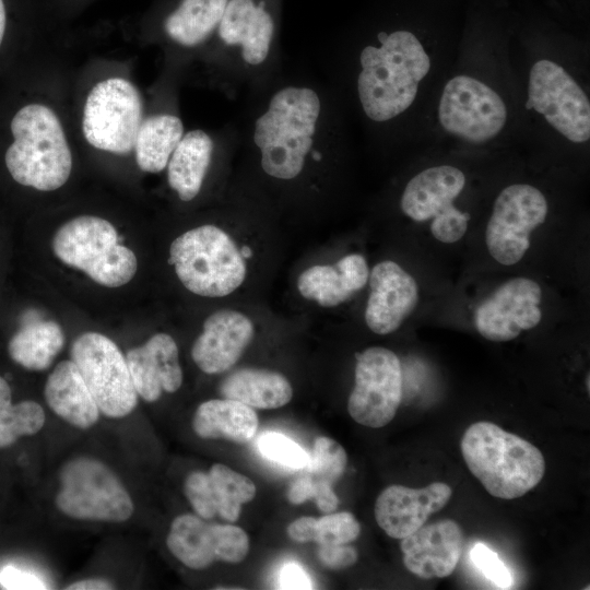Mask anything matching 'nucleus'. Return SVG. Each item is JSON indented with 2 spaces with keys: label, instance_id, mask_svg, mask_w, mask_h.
I'll return each mask as SVG.
<instances>
[{
  "label": "nucleus",
  "instance_id": "f257e3e1",
  "mask_svg": "<svg viewBox=\"0 0 590 590\" xmlns=\"http://www.w3.org/2000/svg\"><path fill=\"white\" fill-rule=\"evenodd\" d=\"M378 40V46L368 45L359 55L357 94L365 115L384 122L412 105L429 72L430 58L412 32L380 33Z\"/></svg>",
  "mask_w": 590,
  "mask_h": 590
},
{
  "label": "nucleus",
  "instance_id": "f03ea898",
  "mask_svg": "<svg viewBox=\"0 0 590 590\" xmlns=\"http://www.w3.org/2000/svg\"><path fill=\"white\" fill-rule=\"evenodd\" d=\"M321 104L309 87L286 86L270 99L255 122L253 142L261 153V167L273 178L297 177L312 148Z\"/></svg>",
  "mask_w": 590,
  "mask_h": 590
},
{
  "label": "nucleus",
  "instance_id": "7ed1b4c3",
  "mask_svg": "<svg viewBox=\"0 0 590 590\" xmlns=\"http://www.w3.org/2000/svg\"><path fill=\"white\" fill-rule=\"evenodd\" d=\"M460 448L471 473L497 498L523 496L545 472L544 457L534 445L492 422L470 425Z\"/></svg>",
  "mask_w": 590,
  "mask_h": 590
},
{
  "label": "nucleus",
  "instance_id": "20e7f679",
  "mask_svg": "<svg viewBox=\"0 0 590 590\" xmlns=\"http://www.w3.org/2000/svg\"><path fill=\"white\" fill-rule=\"evenodd\" d=\"M10 128L13 142L4 161L12 178L40 191L63 186L72 170V154L56 113L44 104H27L15 113Z\"/></svg>",
  "mask_w": 590,
  "mask_h": 590
},
{
  "label": "nucleus",
  "instance_id": "39448f33",
  "mask_svg": "<svg viewBox=\"0 0 590 590\" xmlns=\"http://www.w3.org/2000/svg\"><path fill=\"white\" fill-rule=\"evenodd\" d=\"M169 263L182 285L204 297H223L245 281L247 268L232 237L214 225H202L173 240Z\"/></svg>",
  "mask_w": 590,
  "mask_h": 590
},
{
  "label": "nucleus",
  "instance_id": "423d86ee",
  "mask_svg": "<svg viewBox=\"0 0 590 590\" xmlns=\"http://www.w3.org/2000/svg\"><path fill=\"white\" fill-rule=\"evenodd\" d=\"M52 250L63 263L104 286H121L137 272L133 251L120 244L111 223L97 216L81 215L64 223L54 236Z\"/></svg>",
  "mask_w": 590,
  "mask_h": 590
},
{
  "label": "nucleus",
  "instance_id": "0eeeda50",
  "mask_svg": "<svg viewBox=\"0 0 590 590\" xmlns=\"http://www.w3.org/2000/svg\"><path fill=\"white\" fill-rule=\"evenodd\" d=\"M59 479L56 505L71 518L123 522L133 514V503L120 480L96 459L79 457L66 462Z\"/></svg>",
  "mask_w": 590,
  "mask_h": 590
},
{
  "label": "nucleus",
  "instance_id": "6e6552de",
  "mask_svg": "<svg viewBox=\"0 0 590 590\" xmlns=\"http://www.w3.org/2000/svg\"><path fill=\"white\" fill-rule=\"evenodd\" d=\"M142 121L141 94L127 79H105L96 83L86 96L82 131L85 140L97 150L129 154L134 149Z\"/></svg>",
  "mask_w": 590,
  "mask_h": 590
},
{
  "label": "nucleus",
  "instance_id": "1a4fd4ad",
  "mask_svg": "<svg viewBox=\"0 0 590 590\" xmlns=\"http://www.w3.org/2000/svg\"><path fill=\"white\" fill-rule=\"evenodd\" d=\"M465 182L464 173L456 166L444 164L425 168L406 184L401 210L415 222L430 220V233L438 241L457 243L464 236L471 217L455 204Z\"/></svg>",
  "mask_w": 590,
  "mask_h": 590
},
{
  "label": "nucleus",
  "instance_id": "9d476101",
  "mask_svg": "<svg viewBox=\"0 0 590 590\" xmlns=\"http://www.w3.org/2000/svg\"><path fill=\"white\" fill-rule=\"evenodd\" d=\"M71 361L99 412L118 418L134 410L138 393L126 357L114 341L97 332L83 333L72 344Z\"/></svg>",
  "mask_w": 590,
  "mask_h": 590
},
{
  "label": "nucleus",
  "instance_id": "9b49d317",
  "mask_svg": "<svg viewBox=\"0 0 590 590\" xmlns=\"http://www.w3.org/2000/svg\"><path fill=\"white\" fill-rule=\"evenodd\" d=\"M507 107L500 95L483 81L460 74L444 86L438 104V121L455 138L481 144L505 128Z\"/></svg>",
  "mask_w": 590,
  "mask_h": 590
},
{
  "label": "nucleus",
  "instance_id": "f8f14e48",
  "mask_svg": "<svg viewBox=\"0 0 590 590\" xmlns=\"http://www.w3.org/2000/svg\"><path fill=\"white\" fill-rule=\"evenodd\" d=\"M548 203L529 184H512L496 197L485 231L489 255L503 266L518 263L530 248L531 233L544 223Z\"/></svg>",
  "mask_w": 590,
  "mask_h": 590
},
{
  "label": "nucleus",
  "instance_id": "ddd939ff",
  "mask_svg": "<svg viewBox=\"0 0 590 590\" xmlns=\"http://www.w3.org/2000/svg\"><path fill=\"white\" fill-rule=\"evenodd\" d=\"M529 108L573 143L590 138V103L577 81L558 63L541 59L529 73Z\"/></svg>",
  "mask_w": 590,
  "mask_h": 590
},
{
  "label": "nucleus",
  "instance_id": "4468645a",
  "mask_svg": "<svg viewBox=\"0 0 590 590\" xmlns=\"http://www.w3.org/2000/svg\"><path fill=\"white\" fill-rule=\"evenodd\" d=\"M402 398L399 357L381 346L356 354L355 385L347 411L361 425L379 428L393 420Z\"/></svg>",
  "mask_w": 590,
  "mask_h": 590
},
{
  "label": "nucleus",
  "instance_id": "2eb2a0df",
  "mask_svg": "<svg viewBox=\"0 0 590 590\" xmlns=\"http://www.w3.org/2000/svg\"><path fill=\"white\" fill-rule=\"evenodd\" d=\"M542 290L524 276L510 279L485 297L474 311L477 332L494 342L516 339L535 328L542 318Z\"/></svg>",
  "mask_w": 590,
  "mask_h": 590
},
{
  "label": "nucleus",
  "instance_id": "dca6fc26",
  "mask_svg": "<svg viewBox=\"0 0 590 590\" xmlns=\"http://www.w3.org/2000/svg\"><path fill=\"white\" fill-rule=\"evenodd\" d=\"M166 544L177 559L192 569H203L215 560L239 563L249 551V539L241 528L208 523L191 514L174 519Z\"/></svg>",
  "mask_w": 590,
  "mask_h": 590
},
{
  "label": "nucleus",
  "instance_id": "f3484780",
  "mask_svg": "<svg viewBox=\"0 0 590 590\" xmlns=\"http://www.w3.org/2000/svg\"><path fill=\"white\" fill-rule=\"evenodd\" d=\"M368 280L370 293L365 309V322L374 333H392L417 306V283L392 260L377 263Z\"/></svg>",
  "mask_w": 590,
  "mask_h": 590
},
{
  "label": "nucleus",
  "instance_id": "a211bd4d",
  "mask_svg": "<svg viewBox=\"0 0 590 590\" xmlns=\"http://www.w3.org/2000/svg\"><path fill=\"white\" fill-rule=\"evenodd\" d=\"M451 495V487L444 482L422 488L391 485L376 499L375 519L390 538L401 540L425 524L432 514L442 509Z\"/></svg>",
  "mask_w": 590,
  "mask_h": 590
},
{
  "label": "nucleus",
  "instance_id": "6ab92c4d",
  "mask_svg": "<svg viewBox=\"0 0 590 590\" xmlns=\"http://www.w3.org/2000/svg\"><path fill=\"white\" fill-rule=\"evenodd\" d=\"M400 547L410 573L423 579L444 578L460 559L463 532L455 520L442 519L401 539Z\"/></svg>",
  "mask_w": 590,
  "mask_h": 590
},
{
  "label": "nucleus",
  "instance_id": "aec40b11",
  "mask_svg": "<svg viewBox=\"0 0 590 590\" xmlns=\"http://www.w3.org/2000/svg\"><path fill=\"white\" fill-rule=\"evenodd\" d=\"M185 494L202 519L220 515L235 522L241 505L255 497L256 486L247 476L222 463H215L208 472L190 473L185 482Z\"/></svg>",
  "mask_w": 590,
  "mask_h": 590
},
{
  "label": "nucleus",
  "instance_id": "412c9836",
  "mask_svg": "<svg viewBox=\"0 0 590 590\" xmlns=\"http://www.w3.org/2000/svg\"><path fill=\"white\" fill-rule=\"evenodd\" d=\"M253 334V323L246 315L217 310L205 319L191 349L192 359L206 374L224 373L237 363Z\"/></svg>",
  "mask_w": 590,
  "mask_h": 590
},
{
  "label": "nucleus",
  "instance_id": "4be33fe9",
  "mask_svg": "<svg viewBox=\"0 0 590 590\" xmlns=\"http://www.w3.org/2000/svg\"><path fill=\"white\" fill-rule=\"evenodd\" d=\"M126 361L137 393L148 402L156 401L163 391H177L182 384L178 347L166 333H157L131 349Z\"/></svg>",
  "mask_w": 590,
  "mask_h": 590
},
{
  "label": "nucleus",
  "instance_id": "5701e85b",
  "mask_svg": "<svg viewBox=\"0 0 590 590\" xmlns=\"http://www.w3.org/2000/svg\"><path fill=\"white\" fill-rule=\"evenodd\" d=\"M217 33L224 44L240 47L245 62L258 66L268 57L274 21L261 2L228 0Z\"/></svg>",
  "mask_w": 590,
  "mask_h": 590
},
{
  "label": "nucleus",
  "instance_id": "b1692460",
  "mask_svg": "<svg viewBox=\"0 0 590 590\" xmlns=\"http://www.w3.org/2000/svg\"><path fill=\"white\" fill-rule=\"evenodd\" d=\"M369 269L359 253L342 257L334 264H317L303 271L297 280L300 295L322 307H334L358 293L367 283Z\"/></svg>",
  "mask_w": 590,
  "mask_h": 590
},
{
  "label": "nucleus",
  "instance_id": "393cba45",
  "mask_svg": "<svg viewBox=\"0 0 590 590\" xmlns=\"http://www.w3.org/2000/svg\"><path fill=\"white\" fill-rule=\"evenodd\" d=\"M45 398L58 416L75 427L88 428L99 417V409L72 361L60 362L48 376Z\"/></svg>",
  "mask_w": 590,
  "mask_h": 590
},
{
  "label": "nucleus",
  "instance_id": "a878e982",
  "mask_svg": "<svg viewBox=\"0 0 590 590\" xmlns=\"http://www.w3.org/2000/svg\"><path fill=\"white\" fill-rule=\"evenodd\" d=\"M192 427L206 439H226L239 444L249 441L258 429L253 408L232 399L209 400L197 409Z\"/></svg>",
  "mask_w": 590,
  "mask_h": 590
},
{
  "label": "nucleus",
  "instance_id": "bb28decb",
  "mask_svg": "<svg viewBox=\"0 0 590 590\" xmlns=\"http://www.w3.org/2000/svg\"><path fill=\"white\" fill-rule=\"evenodd\" d=\"M213 141L202 130L182 135L167 163V179L179 199L190 201L199 193L209 168Z\"/></svg>",
  "mask_w": 590,
  "mask_h": 590
},
{
  "label": "nucleus",
  "instance_id": "cd10ccee",
  "mask_svg": "<svg viewBox=\"0 0 590 590\" xmlns=\"http://www.w3.org/2000/svg\"><path fill=\"white\" fill-rule=\"evenodd\" d=\"M221 394L256 409H278L293 396L290 381L280 373L241 368L231 373L220 386Z\"/></svg>",
  "mask_w": 590,
  "mask_h": 590
},
{
  "label": "nucleus",
  "instance_id": "c85d7f7f",
  "mask_svg": "<svg viewBox=\"0 0 590 590\" xmlns=\"http://www.w3.org/2000/svg\"><path fill=\"white\" fill-rule=\"evenodd\" d=\"M184 135L179 117L158 114L143 119L134 142L139 168L146 173L162 172Z\"/></svg>",
  "mask_w": 590,
  "mask_h": 590
},
{
  "label": "nucleus",
  "instance_id": "c756f323",
  "mask_svg": "<svg viewBox=\"0 0 590 590\" xmlns=\"http://www.w3.org/2000/svg\"><path fill=\"white\" fill-rule=\"evenodd\" d=\"M228 0H181L166 16L164 30L175 43L193 47L217 27Z\"/></svg>",
  "mask_w": 590,
  "mask_h": 590
},
{
  "label": "nucleus",
  "instance_id": "7c9ffc66",
  "mask_svg": "<svg viewBox=\"0 0 590 590\" xmlns=\"http://www.w3.org/2000/svg\"><path fill=\"white\" fill-rule=\"evenodd\" d=\"M64 344L58 323L35 320L23 326L9 341L10 357L30 370H44L54 362Z\"/></svg>",
  "mask_w": 590,
  "mask_h": 590
},
{
  "label": "nucleus",
  "instance_id": "2f4dec72",
  "mask_svg": "<svg viewBox=\"0 0 590 590\" xmlns=\"http://www.w3.org/2000/svg\"><path fill=\"white\" fill-rule=\"evenodd\" d=\"M44 423L45 413L38 403L12 404L10 386L0 376V448L11 446L22 436L36 434Z\"/></svg>",
  "mask_w": 590,
  "mask_h": 590
},
{
  "label": "nucleus",
  "instance_id": "473e14b6",
  "mask_svg": "<svg viewBox=\"0 0 590 590\" xmlns=\"http://www.w3.org/2000/svg\"><path fill=\"white\" fill-rule=\"evenodd\" d=\"M346 463L344 448L335 440L320 436L315 440L312 455L305 469L314 480L333 485L344 473Z\"/></svg>",
  "mask_w": 590,
  "mask_h": 590
},
{
  "label": "nucleus",
  "instance_id": "72a5a7b5",
  "mask_svg": "<svg viewBox=\"0 0 590 590\" xmlns=\"http://www.w3.org/2000/svg\"><path fill=\"white\" fill-rule=\"evenodd\" d=\"M258 448L267 459L295 470L305 469L310 460L298 444L279 433L263 434L258 440Z\"/></svg>",
  "mask_w": 590,
  "mask_h": 590
},
{
  "label": "nucleus",
  "instance_id": "f704fd0d",
  "mask_svg": "<svg viewBox=\"0 0 590 590\" xmlns=\"http://www.w3.org/2000/svg\"><path fill=\"white\" fill-rule=\"evenodd\" d=\"M361 533V524L353 514L341 511L316 520L314 541L319 545L349 544Z\"/></svg>",
  "mask_w": 590,
  "mask_h": 590
},
{
  "label": "nucleus",
  "instance_id": "c9c22d12",
  "mask_svg": "<svg viewBox=\"0 0 590 590\" xmlns=\"http://www.w3.org/2000/svg\"><path fill=\"white\" fill-rule=\"evenodd\" d=\"M471 560L486 579L500 589L512 586V576L498 554L484 543H476L471 550Z\"/></svg>",
  "mask_w": 590,
  "mask_h": 590
},
{
  "label": "nucleus",
  "instance_id": "e433bc0d",
  "mask_svg": "<svg viewBox=\"0 0 590 590\" xmlns=\"http://www.w3.org/2000/svg\"><path fill=\"white\" fill-rule=\"evenodd\" d=\"M318 559L330 569H343L354 565L357 560V552L347 544L319 545Z\"/></svg>",
  "mask_w": 590,
  "mask_h": 590
},
{
  "label": "nucleus",
  "instance_id": "4c0bfd02",
  "mask_svg": "<svg viewBox=\"0 0 590 590\" xmlns=\"http://www.w3.org/2000/svg\"><path fill=\"white\" fill-rule=\"evenodd\" d=\"M0 585L5 589H46L37 576L14 566L0 570Z\"/></svg>",
  "mask_w": 590,
  "mask_h": 590
},
{
  "label": "nucleus",
  "instance_id": "58836bf2",
  "mask_svg": "<svg viewBox=\"0 0 590 590\" xmlns=\"http://www.w3.org/2000/svg\"><path fill=\"white\" fill-rule=\"evenodd\" d=\"M280 589H311L312 582L307 573L297 564H287L280 571Z\"/></svg>",
  "mask_w": 590,
  "mask_h": 590
},
{
  "label": "nucleus",
  "instance_id": "ea45409f",
  "mask_svg": "<svg viewBox=\"0 0 590 590\" xmlns=\"http://www.w3.org/2000/svg\"><path fill=\"white\" fill-rule=\"evenodd\" d=\"M315 481L308 475L297 477L287 491V498L292 504H302L314 498Z\"/></svg>",
  "mask_w": 590,
  "mask_h": 590
},
{
  "label": "nucleus",
  "instance_id": "a19ab883",
  "mask_svg": "<svg viewBox=\"0 0 590 590\" xmlns=\"http://www.w3.org/2000/svg\"><path fill=\"white\" fill-rule=\"evenodd\" d=\"M314 481H315V492H314L312 499H315L318 508L321 511L326 514L333 512L339 505V498L333 492L332 485L323 481H317V480H314Z\"/></svg>",
  "mask_w": 590,
  "mask_h": 590
},
{
  "label": "nucleus",
  "instance_id": "79ce46f5",
  "mask_svg": "<svg viewBox=\"0 0 590 590\" xmlns=\"http://www.w3.org/2000/svg\"><path fill=\"white\" fill-rule=\"evenodd\" d=\"M316 520L312 517H300L287 527L288 536L295 542L314 541Z\"/></svg>",
  "mask_w": 590,
  "mask_h": 590
},
{
  "label": "nucleus",
  "instance_id": "37998d69",
  "mask_svg": "<svg viewBox=\"0 0 590 590\" xmlns=\"http://www.w3.org/2000/svg\"><path fill=\"white\" fill-rule=\"evenodd\" d=\"M113 585L105 580L98 578H91L85 580H80L69 585L67 590H108L113 589Z\"/></svg>",
  "mask_w": 590,
  "mask_h": 590
},
{
  "label": "nucleus",
  "instance_id": "c03bdc74",
  "mask_svg": "<svg viewBox=\"0 0 590 590\" xmlns=\"http://www.w3.org/2000/svg\"><path fill=\"white\" fill-rule=\"evenodd\" d=\"M7 24V15L3 0H0V46L3 40Z\"/></svg>",
  "mask_w": 590,
  "mask_h": 590
},
{
  "label": "nucleus",
  "instance_id": "a18cd8bd",
  "mask_svg": "<svg viewBox=\"0 0 590 590\" xmlns=\"http://www.w3.org/2000/svg\"><path fill=\"white\" fill-rule=\"evenodd\" d=\"M587 390L589 391V375L587 376Z\"/></svg>",
  "mask_w": 590,
  "mask_h": 590
}]
</instances>
